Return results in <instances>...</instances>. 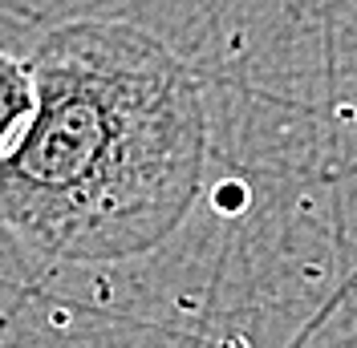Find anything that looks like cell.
I'll return each mask as SVG.
<instances>
[{
    "instance_id": "7a4b0ae2",
    "label": "cell",
    "mask_w": 357,
    "mask_h": 348,
    "mask_svg": "<svg viewBox=\"0 0 357 348\" xmlns=\"http://www.w3.org/2000/svg\"><path fill=\"white\" fill-rule=\"evenodd\" d=\"M37 102V89H33V73L29 61H17L13 53L0 49V154L17 142V134L24 130L29 113Z\"/></svg>"
},
{
    "instance_id": "6da1fadb",
    "label": "cell",
    "mask_w": 357,
    "mask_h": 348,
    "mask_svg": "<svg viewBox=\"0 0 357 348\" xmlns=\"http://www.w3.org/2000/svg\"><path fill=\"white\" fill-rule=\"evenodd\" d=\"M37 102L0 154V223L53 260L142 255L203 182L199 86L167 45L122 21L53 29L29 57Z\"/></svg>"
}]
</instances>
